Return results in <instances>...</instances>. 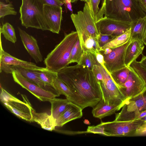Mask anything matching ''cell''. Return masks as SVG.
Wrapping results in <instances>:
<instances>
[{"label": "cell", "instance_id": "cell-9", "mask_svg": "<svg viewBox=\"0 0 146 146\" xmlns=\"http://www.w3.org/2000/svg\"><path fill=\"white\" fill-rule=\"evenodd\" d=\"M131 22L105 17L96 24L100 34L116 37L124 33L130 28Z\"/></svg>", "mask_w": 146, "mask_h": 146}, {"label": "cell", "instance_id": "cell-27", "mask_svg": "<svg viewBox=\"0 0 146 146\" xmlns=\"http://www.w3.org/2000/svg\"><path fill=\"white\" fill-rule=\"evenodd\" d=\"M40 79L47 85L52 87L54 82L58 77L57 72L47 69L43 70H34Z\"/></svg>", "mask_w": 146, "mask_h": 146}, {"label": "cell", "instance_id": "cell-25", "mask_svg": "<svg viewBox=\"0 0 146 146\" xmlns=\"http://www.w3.org/2000/svg\"><path fill=\"white\" fill-rule=\"evenodd\" d=\"M52 87L60 96L64 95L66 98L71 102H73L74 94L67 86L58 77L54 81Z\"/></svg>", "mask_w": 146, "mask_h": 146}, {"label": "cell", "instance_id": "cell-13", "mask_svg": "<svg viewBox=\"0 0 146 146\" xmlns=\"http://www.w3.org/2000/svg\"><path fill=\"white\" fill-rule=\"evenodd\" d=\"M44 12L49 31L59 34L62 18V7L44 5Z\"/></svg>", "mask_w": 146, "mask_h": 146}, {"label": "cell", "instance_id": "cell-5", "mask_svg": "<svg viewBox=\"0 0 146 146\" xmlns=\"http://www.w3.org/2000/svg\"><path fill=\"white\" fill-rule=\"evenodd\" d=\"M78 36L81 46L82 49L84 40L89 36L98 38L99 33L92 17L89 5L85 3L83 10L70 15Z\"/></svg>", "mask_w": 146, "mask_h": 146}, {"label": "cell", "instance_id": "cell-22", "mask_svg": "<svg viewBox=\"0 0 146 146\" xmlns=\"http://www.w3.org/2000/svg\"><path fill=\"white\" fill-rule=\"evenodd\" d=\"M104 127V132L107 136H124V121L114 120L113 121L101 122Z\"/></svg>", "mask_w": 146, "mask_h": 146}, {"label": "cell", "instance_id": "cell-7", "mask_svg": "<svg viewBox=\"0 0 146 146\" xmlns=\"http://www.w3.org/2000/svg\"><path fill=\"white\" fill-rule=\"evenodd\" d=\"M14 81L36 97L40 100L49 101L58 95L45 89L24 77L19 72L13 69L12 74Z\"/></svg>", "mask_w": 146, "mask_h": 146}, {"label": "cell", "instance_id": "cell-42", "mask_svg": "<svg viewBox=\"0 0 146 146\" xmlns=\"http://www.w3.org/2000/svg\"><path fill=\"white\" fill-rule=\"evenodd\" d=\"M137 131L139 133H141L146 132V122L138 129Z\"/></svg>", "mask_w": 146, "mask_h": 146}, {"label": "cell", "instance_id": "cell-31", "mask_svg": "<svg viewBox=\"0 0 146 146\" xmlns=\"http://www.w3.org/2000/svg\"><path fill=\"white\" fill-rule=\"evenodd\" d=\"M84 53V50L81 46L78 38L72 49L70 58V64L74 62L79 63Z\"/></svg>", "mask_w": 146, "mask_h": 146}, {"label": "cell", "instance_id": "cell-35", "mask_svg": "<svg viewBox=\"0 0 146 146\" xmlns=\"http://www.w3.org/2000/svg\"><path fill=\"white\" fill-rule=\"evenodd\" d=\"M124 121L123 125L124 135H127V134L137 128L135 123H134L133 121L127 122L125 121Z\"/></svg>", "mask_w": 146, "mask_h": 146}, {"label": "cell", "instance_id": "cell-16", "mask_svg": "<svg viewBox=\"0 0 146 146\" xmlns=\"http://www.w3.org/2000/svg\"><path fill=\"white\" fill-rule=\"evenodd\" d=\"M144 44L142 41L138 39L131 40L125 52L124 62L126 66L129 67L132 63L142 54Z\"/></svg>", "mask_w": 146, "mask_h": 146}, {"label": "cell", "instance_id": "cell-23", "mask_svg": "<svg viewBox=\"0 0 146 146\" xmlns=\"http://www.w3.org/2000/svg\"><path fill=\"white\" fill-rule=\"evenodd\" d=\"M49 102L51 104L50 115L56 121L65 110L70 102L67 98L62 99L54 98Z\"/></svg>", "mask_w": 146, "mask_h": 146}, {"label": "cell", "instance_id": "cell-6", "mask_svg": "<svg viewBox=\"0 0 146 146\" xmlns=\"http://www.w3.org/2000/svg\"><path fill=\"white\" fill-rule=\"evenodd\" d=\"M100 67L103 76L102 81L99 83L102 98L108 104L120 106L121 108L123 104L125 97L101 65Z\"/></svg>", "mask_w": 146, "mask_h": 146}, {"label": "cell", "instance_id": "cell-10", "mask_svg": "<svg viewBox=\"0 0 146 146\" xmlns=\"http://www.w3.org/2000/svg\"><path fill=\"white\" fill-rule=\"evenodd\" d=\"M0 72L3 71L7 74H12L13 66H19L33 70H43L46 68L38 67L35 63L15 58L5 51L0 42Z\"/></svg>", "mask_w": 146, "mask_h": 146}, {"label": "cell", "instance_id": "cell-39", "mask_svg": "<svg viewBox=\"0 0 146 146\" xmlns=\"http://www.w3.org/2000/svg\"><path fill=\"white\" fill-rule=\"evenodd\" d=\"M139 3L141 9L146 13V0H139Z\"/></svg>", "mask_w": 146, "mask_h": 146}, {"label": "cell", "instance_id": "cell-1", "mask_svg": "<svg viewBox=\"0 0 146 146\" xmlns=\"http://www.w3.org/2000/svg\"><path fill=\"white\" fill-rule=\"evenodd\" d=\"M58 77L74 94L72 103L82 110L93 108L102 99L100 84L92 70L78 64L67 66L57 72Z\"/></svg>", "mask_w": 146, "mask_h": 146}, {"label": "cell", "instance_id": "cell-21", "mask_svg": "<svg viewBox=\"0 0 146 146\" xmlns=\"http://www.w3.org/2000/svg\"><path fill=\"white\" fill-rule=\"evenodd\" d=\"M106 0H90L88 3L95 23L104 17Z\"/></svg>", "mask_w": 146, "mask_h": 146}, {"label": "cell", "instance_id": "cell-17", "mask_svg": "<svg viewBox=\"0 0 146 146\" xmlns=\"http://www.w3.org/2000/svg\"><path fill=\"white\" fill-rule=\"evenodd\" d=\"M121 108L120 106L108 104L102 98L93 108L92 113L94 117L102 119L112 115Z\"/></svg>", "mask_w": 146, "mask_h": 146}, {"label": "cell", "instance_id": "cell-36", "mask_svg": "<svg viewBox=\"0 0 146 146\" xmlns=\"http://www.w3.org/2000/svg\"><path fill=\"white\" fill-rule=\"evenodd\" d=\"M92 71L99 83L101 82L103 80V76L100 70V65L94 66Z\"/></svg>", "mask_w": 146, "mask_h": 146}, {"label": "cell", "instance_id": "cell-24", "mask_svg": "<svg viewBox=\"0 0 146 146\" xmlns=\"http://www.w3.org/2000/svg\"><path fill=\"white\" fill-rule=\"evenodd\" d=\"M130 70V67L126 66L111 73L109 75L116 85L120 88L126 82Z\"/></svg>", "mask_w": 146, "mask_h": 146}, {"label": "cell", "instance_id": "cell-15", "mask_svg": "<svg viewBox=\"0 0 146 146\" xmlns=\"http://www.w3.org/2000/svg\"><path fill=\"white\" fill-rule=\"evenodd\" d=\"M82 110L78 106L70 102L56 121V126L62 127L69 121L81 118L83 115Z\"/></svg>", "mask_w": 146, "mask_h": 146}, {"label": "cell", "instance_id": "cell-3", "mask_svg": "<svg viewBox=\"0 0 146 146\" xmlns=\"http://www.w3.org/2000/svg\"><path fill=\"white\" fill-rule=\"evenodd\" d=\"M139 0H106L104 17L132 22L146 16Z\"/></svg>", "mask_w": 146, "mask_h": 146}, {"label": "cell", "instance_id": "cell-43", "mask_svg": "<svg viewBox=\"0 0 146 146\" xmlns=\"http://www.w3.org/2000/svg\"><path fill=\"white\" fill-rule=\"evenodd\" d=\"M146 116V110L142 112L139 115L138 117V119H141L143 117Z\"/></svg>", "mask_w": 146, "mask_h": 146}, {"label": "cell", "instance_id": "cell-11", "mask_svg": "<svg viewBox=\"0 0 146 146\" xmlns=\"http://www.w3.org/2000/svg\"><path fill=\"white\" fill-rule=\"evenodd\" d=\"M21 96L23 102L14 97L11 100L3 103L9 110L17 117L27 121L33 122L32 105L25 96L22 94Z\"/></svg>", "mask_w": 146, "mask_h": 146}, {"label": "cell", "instance_id": "cell-14", "mask_svg": "<svg viewBox=\"0 0 146 146\" xmlns=\"http://www.w3.org/2000/svg\"><path fill=\"white\" fill-rule=\"evenodd\" d=\"M18 29L22 43L28 53L36 63L41 62L42 56L36 39L19 27Z\"/></svg>", "mask_w": 146, "mask_h": 146}, {"label": "cell", "instance_id": "cell-40", "mask_svg": "<svg viewBox=\"0 0 146 146\" xmlns=\"http://www.w3.org/2000/svg\"><path fill=\"white\" fill-rule=\"evenodd\" d=\"M63 2L66 5L68 9L70 11L72 12V9L70 0H64Z\"/></svg>", "mask_w": 146, "mask_h": 146}, {"label": "cell", "instance_id": "cell-45", "mask_svg": "<svg viewBox=\"0 0 146 146\" xmlns=\"http://www.w3.org/2000/svg\"><path fill=\"white\" fill-rule=\"evenodd\" d=\"M142 41L143 42L144 44L145 45H146V32L143 37Z\"/></svg>", "mask_w": 146, "mask_h": 146}, {"label": "cell", "instance_id": "cell-46", "mask_svg": "<svg viewBox=\"0 0 146 146\" xmlns=\"http://www.w3.org/2000/svg\"><path fill=\"white\" fill-rule=\"evenodd\" d=\"M82 1H85L86 2V3H87L88 4L90 2V0H80Z\"/></svg>", "mask_w": 146, "mask_h": 146}, {"label": "cell", "instance_id": "cell-33", "mask_svg": "<svg viewBox=\"0 0 146 146\" xmlns=\"http://www.w3.org/2000/svg\"><path fill=\"white\" fill-rule=\"evenodd\" d=\"M87 133H97L105 135L104 127L101 123L96 126H89L87 129Z\"/></svg>", "mask_w": 146, "mask_h": 146}, {"label": "cell", "instance_id": "cell-44", "mask_svg": "<svg viewBox=\"0 0 146 146\" xmlns=\"http://www.w3.org/2000/svg\"><path fill=\"white\" fill-rule=\"evenodd\" d=\"M83 122L84 123L87 125H90V123L89 121L87 119H85L84 121Z\"/></svg>", "mask_w": 146, "mask_h": 146}, {"label": "cell", "instance_id": "cell-19", "mask_svg": "<svg viewBox=\"0 0 146 146\" xmlns=\"http://www.w3.org/2000/svg\"><path fill=\"white\" fill-rule=\"evenodd\" d=\"M131 40L138 39L142 41L146 32V16L131 22Z\"/></svg>", "mask_w": 146, "mask_h": 146}, {"label": "cell", "instance_id": "cell-47", "mask_svg": "<svg viewBox=\"0 0 146 146\" xmlns=\"http://www.w3.org/2000/svg\"><path fill=\"white\" fill-rule=\"evenodd\" d=\"M77 0H70L71 2L72 3H74Z\"/></svg>", "mask_w": 146, "mask_h": 146}, {"label": "cell", "instance_id": "cell-28", "mask_svg": "<svg viewBox=\"0 0 146 146\" xmlns=\"http://www.w3.org/2000/svg\"><path fill=\"white\" fill-rule=\"evenodd\" d=\"M82 49L95 54L101 50L98 41V38L89 36L84 41Z\"/></svg>", "mask_w": 146, "mask_h": 146}, {"label": "cell", "instance_id": "cell-18", "mask_svg": "<svg viewBox=\"0 0 146 146\" xmlns=\"http://www.w3.org/2000/svg\"><path fill=\"white\" fill-rule=\"evenodd\" d=\"M31 112L33 122H36L44 129L52 131L56 127L55 122L50 115L46 112L37 113L32 108Z\"/></svg>", "mask_w": 146, "mask_h": 146}, {"label": "cell", "instance_id": "cell-34", "mask_svg": "<svg viewBox=\"0 0 146 146\" xmlns=\"http://www.w3.org/2000/svg\"><path fill=\"white\" fill-rule=\"evenodd\" d=\"M115 37H116L111 35L100 34L98 38V41L100 46L101 48Z\"/></svg>", "mask_w": 146, "mask_h": 146}, {"label": "cell", "instance_id": "cell-26", "mask_svg": "<svg viewBox=\"0 0 146 146\" xmlns=\"http://www.w3.org/2000/svg\"><path fill=\"white\" fill-rule=\"evenodd\" d=\"M131 32V27L124 33L117 36L111 41L101 48V50L106 48H112L121 46L127 42L130 39Z\"/></svg>", "mask_w": 146, "mask_h": 146}, {"label": "cell", "instance_id": "cell-12", "mask_svg": "<svg viewBox=\"0 0 146 146\" xmlns=\"http://www.w3.org/2000/svg\"><path fill=\"white\" fill-rule=\"evenodd\" d=\"M127 79L123 86L119 88L125 97L135 96L136 92L146 90V84L142 78L131 67Z\"/></svg>", "mask_w": 146, "mask_h": 146}, {"label": "cell", "instance_id": "cell-38", "mask_svg": "<svg viewBox=\"0 0 146 146\" xmlns=\"http://www.w3.org/2000/svg\"><path fill=\"white\" fill-rule=\"evenodd\" d=\"M95 55L98 63L102 66L106 71V68L104 65V61L103 55L100 52H97Z\"/></svg>", "mask_w": 146, "mask_h": 146}, {"label": "cell", "instance_id": "cell-49", "mask_svg": "<svg viewBox=\"0 0 146 146\" xmlns=\"http://www.w3.org/2000/svg\"><path fill=\"white\" fill-rule=\"evenodd\" d=\"M145 120L146 121V117H145Z\"/></svg>", "mask_w": 146, "mask_h": 146}, {"label": "cell", "instance_id": "cell-37", "mask_svg": "<svg viewBox=\"0 0 146 146\" xmlns=\"http://www.w3.org/2000/svg\"><path fill=\"white\" fill-rule=\"evenodd\" d=\"M44 5L61 7L64 3L61 0H40Z\"/></svg>", "mask_w": 146, "mask_h": 146}, {"label": "cell", "instance_id": "cell-29", "mask_svg": "<svg viewBox=\"0 0 146 146\" xmlns=\"http://www.w3.org/2000/svg\"><path fill=\"white\" fill-rule=\"evenodd\" d=\"M78 64L85 66L91 70H92L94 66L100 65L97 60L95 55L87 51H84L81 60Z\"/></svg>", "mask_w": 146, "mask_h": 146}, {"label": "cell", "instance_id": "cell-4", "mask_svg": "<svg viewBox=\"0 0 146 146\" xmlns=\"http://www.w3.org/2000/svg\"><path fill=\"white\" fill-rule=\"evenodd\" d=\"M44 5L40 0H22L20 19L26 28L49 31L44 14Z\"/></svg>", "mask_w": 146, "mask_h": 146}, {"label": "cell", "instance_id": "cell-41", "mask_svg": "<svg viewBox=\"0 0 146 146\" xmlns=\"http://www.w3.org/2000/svg\"><path fill=\"white\" fill-rule=\"evenodd\" d=\"M139 62L141 66L146 70V56L143 55V56Z\"/></svg>", "mask_w": 146, "mask_h": 146}, {"label": "cell", "instance_id": "cell-32", "mask_svg": "<svg viewBox=\"0 0 146 146\" xmlns=\"http://www.w3.org/2000/svg\"><path fill=\"white\" fill-rule=\"evenodd\" d=\"M17 14V12L11 3L6 4L3 2H0V18H3L8 15H16Z\"/></svg>", "mask_w": 146, "mask_h": 146}, {"label": "cell", "instance_id": "cell-2", "mask_svg": "<svg viewBox=\"0 0 146 146\" xmlns=\"http://www.w3.org/2000/svg\"><path fill=\"white\" fill-rule=\"evenodd\" d=\"M79 38L76 31L66 34L62 40L47 55L44 60L46 68L58 72L70 64L72 49Z\"/></svg>", "mask_w": 146, "mask_h": 146}, {"label": "cell", "instance_id": "cell-30", "mask_svg": "<svg viewBox=\"0 0 146 146\" xmlns=\"http://www.w3.org/2000/svg\"><path fill=\"white\" fill-rule=\"evenodd\" d=\"M2 34L5 38L13 43L17 41L15 30L13 26L8 23H6L0 27V34Z\"/></svg>", "mask_w": 146, "mask_h": 146}, {"label": "cell", "instance_id": "cell-20", "mask_svg": "<svg viewBox=\"0 0 146 146\" xmlns=\"http://www.w3.org/2000/svg\"><path fill=\"white\" fill-rule=\"evenodd\" d=\"M12 67V69L19 72L27 79L45 89L50 90L48 89L50 87H52L46 85L40 79L33 70L28 69L19 66H13Z\"/></svg>", "mask_w": 146, "mask_h": 146}, {"label": "cell", "instance_id": "cell-48", "mask_svg": "<svg viewBox=\"0 0 146 146\" xmlns=\"http://www.w3.org/2000/svg\"><path fill=\"white\" fill-rule=\"evenodd\" d=\"M63 2H64V0H61Z\"/></svg>", "mask_w": 146, "mask_h": 146}, {"label": "cell", "instance_id": "cell-8", "mask_svg": "<svg viewBox=\"0 0 146 146\" xmlns=\"http://www.w3.org/2000/svg\"><path fill=\"white\" fill-rule=\"evenodd\" d=\"M131 41L130 39L121 46L111 48V51L109 53L100 52L103 56L104 65L109 74L115 70L126 67L124 62L125 52Z\"/></svg>", "mask_w": 146, "mask_h": 146}]
</instances>
